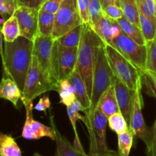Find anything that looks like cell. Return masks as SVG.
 Segmentation results:
<instances>
[{
  "instance_id": "obj_1",
  "label": "cell",
  "mask_w": 156,
  "mask_h": 156,
  "mask_svg": "<svg viewBox=\"0 0 156 156\" xmlns=\"http://www.w3.org/2000/svg\"><path fill=\"white\" fill-rule=\"evenodd\" d=\"M34 51V41L20 36L12 42L5 41L2 57L3 76L13 79L22 92L30 69Z\"/></svg>"
},
{
  "instance_id": "obj_2",
  "label": "cell",
  "mask_w": 156,
  "mask_h": 156,
  "mask_svg": "<svg viewBox=\"0 0 156 156\" xmlns=\"http://www.w3.org/2000/svg\"><path fill=\"white\" fill-rule=\"evenodd\" d=\"M105 44L100 37L88 24H83L81 42L78 48V58L76 70L83 79L91 99L93 73L99 47Z\"/></svg>"
},
{
  "instance_id": "obj_3",
  "label": "cell",
  "mask_w": 156,
  "mask_h": 156,
  "mask_svg": "<svg viewBox=\"0 0 156 156\" xmlns=\"http://www.w3.org/2000/svg\"><path fill=\"white\" fill-rule=\"evenodd\" d=\"M105 45V44L99 47L97 51L94 73H93L91 107L85 113L86 117V123L85 124L86 125L87 127L92 122L94 111L97 108L101 97L105 93V91L113 85L115 78L112 69L108 62Z\"/></svg>"
},
{
  "instance_id": "obj_4",
  "label": "cell",
  "mask_w": 156,
  "mask_h": 156,
  "mask_svg": "<svg viewBox=\"0 0 156 156\" xmlns=\"http://www.w3.org/2000/svg\"><path fill=\"white\" fill-rule=\"evenodd\" d=\"M58 44L57 40L52 36L37 35L34 40L33 54L37 57L44 73L54 85L55 91L59 82Z\"/></svg>"
},
{
  "instance_id": "obj_5",
  "label": "cell",
  "mask_w": 156,
  "mask_h": 156,
  "mask_svg": "<svg viewBox=\"0 0 156 156\" xmlns=\"http://www.w3.org/2000/svg\"><path fill=\"white\" fill-rule=\"evenodd\" d=\"M105 47L108 62L114 76L130 89L136 91L142 88L141 72L112 46L105 44Z\"/></svg>"
},
{
  "instance_id": "obj_6",
  "label": "cell",
  "mask_w": 156,
  "mask_h": 156,
  "mask_svg": "<svg viewBox=\"0 0 156 156\" xmlns=\"http://www.w3.org/2000/svg\"><path fill=\"white\" fill-rule=\"evenodd\" d=\"M50 91H55V87L49 80L40 64L37 57L33 54L31 64L26 77L21 100L26 105L37 97Z\"/></svg>"
},
{
  "instance_id": "obj_7",
  "label": "cell",
  "mask_w": 156,
  "mask_h": 156,
  "mask_svg": "<svg viewBox=\"0 0 156 156\" xmlns=\"http://www.w3.org/2000/svg\"><path fill=\"white\" fill-rule=\"evenodd\" d=\"M82 24L77 0H62L60 7L55 14L52 37L55 40L59 39Z\"/></svg>"
},
{
  "instance_id": "obj_8",
  "label": "cell",
  "mask_w": 156,
  "mask_h": 156,
  "mask_svg": "<svg viewBox=\"0 0 156 156\" xmlns=\"http://www.w3.org/2000/svg\"><path fill=\"white\" fill-rule=\"evenodd\" d=\"M142 73L146 70V45H140L133 41L123 31L111 44Z\"/></svg>"
},
{
  "instance_id": "obj_9",
  "label": "cell",
  "mask_w": 156,
  "mask_h": 156,
  "mask_svg": "<svg viewBox=\"0 0 156 156\" xmlns=\"http://www.w3.org/2000/svg\"><path fill=\"white\" fill-rule=\"evenodd\" d=\"M107 125L108 117L97 107L92 122L87 127L89 133V155L105 153L111 150L107 145Z\"/></svg>"
},
{
  "instance_id": "obj_10",
  "label": "cell",
  "mask_w": 156,
  "mask_h": 156,
  "mask_svg": "<svg viewBox=\"0 0 156 156\" xmlns=\"http://www.w3.org/2000/svg\"><path fill=\"white\" fill-rule=\"evenodd\" d=\"M141 90L142 88H139L136 91L134 96L129 129L133 133L134 136L144 142L148 151L150 149L151 143H152V132L149 131L143 118V112H142L143 98L141 95Z\"/></svg>"
},
{
  "instance_id": "obj_11",
  "label": "cell",
  "mask_w": 156,
  "mask_h": 156,
  "mask_svg": "<svg viewBox=\"0 0 156 156\" xmlns=\"http://www.w3.org/2000/svg\"><path fill=\"white\" fill-rule=\"evenodd\" d=\"M26 110V119L23 126L21 137L26 140H39L43 137H48L55 141L56 133L52 126H46L37 121L33 117V102L24 105Z\"/></svg>"
},
{
  "instance_id": "obj_12",
  "label": "cell",
  "mask_w": 156,
  "mask_h": 156,
  "mask_svg": "<svg viewBox=\"0 0 156 156\" xmlns=\"http://www.w3.org/2000/svg\"><path fill=\"white\" fill-rule=\"evenodd\" d=\"M38 13L35 9L19 6L14 15L18 21L21 36L33 41L37 35Z\"/></svg>"
},
{
  "instance_id": "obj_13",
  "label": "cell",
  "mask_w": 156,
  "mask_h": 156,
  "mask_svg": "<svg viewBox=\"0 0 156 156\" xmlns=\"http://www.w3.org/2000/svg\"><path fill=\"white\" fill-rule=\"evenodd\" d=\"M114 91H115L116 98H117V104H118L119 109L121 114L124 117L128 126H129L130 121V115L132 111L133 103L134 96L136 91L134 90L128 88L126 85L123 83L119 79L115 76L114 80Z\"/></svg>"
},
{
  "instance_id": "obj_14",
  "label": "cell",
  "mask_w": 156,
  "mask_h": 156,
  "mask_svg": "<svg viewBox=\"0 0 156 156\" xmlns=\"http://www.w3.org/2000/svg\"><path fill=\"white\" fill-rule=\"evenodd\" d=\"M59 44V43H58ZM78 48L66 47L58 44L59 53V80L69 79L75 71L77 64Z\"/></svg>"
},
{
  "instance_id": "obj_15",
  "label": "cell",
  "mask_w": 156,
  "mask_h": 156,
  "mask_svg": "<svg viewBox=\"0 0 156 156\" xmlns=\"http://www.w3.org/2000/svg\"><path fill=\"white\" fill-rule=\"evenodd\" d=\"M91 27L105 44L111 46L113 41L122 32L117 21L109 18L105 13L97 23Z\"/></svg>"
},
{
  "instance_id": "obj_16",
  "label": "cell",
  "mask_w": 156,
  "mask_h": 156,
  "mask_svg": "<svg viewBox=\"0 0 156 156\" xmlns=\"http://www.w3.org/2000/svg\"><path fill=\"white\" fill-rule=\"evenodd\" d=\"M50 120L51 126L53 128L56 133L55 142L56 149L55 156H88V154L85 153V151H79L76 149L74 146L59 133L55 124L54 117L53 115L50 116Z\"/></svg>"
},
{
  "instance_id": "obj_17",
  "label": "cell",
  "mask_w": 156,
  "mask_h": 156,
  "mask_svg": "<svg viewBox=\"0 0 156 156\" xmlns=\"http://www.w3.org/2000/svg\"><path fill=\"white\" fill-rule=\"evenodd\" d=\"M21 94L22 92L15 81L8 76H3L0 82V98L9 101L17 108Z\"/></svg>"
},
{
  "instance_id": "obj_18",
  "label": "cell",
  "mask_w": 156,
  "mask_h": 156,
  "mask_svg": "<svg viewBox=\"0 0 156 156\" xmlns=\"http://www.w3.org/2000/svg\"><path fill=\"white\" fill-rule=\"evenodd\" d=\"M98 108H100L108 118L120 111L114 85L110 86L102 94L98 104Z\"/></svg>"
},
{
  "instance_id": "obj_19",
  "label": "cell",
  "mask_w": 156,
  "mask_h": 156,
  "mask_svg": "<svg viewBox=\"0 0 156 156\" xmlns=\"http://www.w3.org/2000/svg\"><path fill=\"white\" fill-rule=\"evenodd\" d=\"M69 80L74 87L76 98L82 103L84 108L87 111L91 107V99L88 95V90H87L86 85H85L83 79L81 77L79 73L75 69L73 74L69 78Z\"/></svg>"
},
{
  "instance_id": "obj_20",
  "label": "cell",
  "mask_w": 156,
  "mask_h": 156,
  "mask_svg": "<svg viewBox=\"0 0 156 156\" xmlns=\"http://www.w3.org/2000/svg\"><path fill=\"white\" fill-rule=\"evenodd\" d=\"M117 22L122 31L133 41L140 45H146V41L140 27L129 21L125 17H122L120 19L117 20Z\"/></svg>"
},
{
  "instance_id": "obj_21",
  "label": "cell",
  "mask_w": 156,
  "mask_h": 156,
  "mask_svg": "<svg viewBox=\"0 0 156 156\" xmlns=\"http://www.w3.org/2000/svg\"><path fill=\"white\" fill-rule=\"evenodd\" d=\"M56 91L59 93L61 103L66 107L71 106L77 99L74 87L69 79L59 80Z\"/></svg>"
},
{
  "instance_id": "obj_22",
  "label": "cell",
  "mask_w": 156,
  "mask_h": 156,
  "mask_svg": "<svg viewBox=\"0 0 156 156\" xmlns=\"http://www.w3.org/2000/svg\"><path fill=\"white\" fill-rule=\"evenodd\" d=\"M55 14L39 10L38 13L37 35L52 36L54 27Z\"/></svg>"
},
{
  "instance_id": "obj_23",
  "label": "cell",
  "mask_w": 156,
  "mask_h": 156,
  "mask_svg": "<svg viewBox=\"0 0 156 156\" xmlns=\"http://www.w3.org/2000/svg\"><path fill=\"white\" fill-rule=\"evenodd\" d=\"M0 154L2 156H22L19 146L10 135L0 133Z\"/></svg>"
},
{
  "instance_id": "obj_24",
  "label": "cell",
  "mask_w": 156,
  "mask_h": 156,
  "mask_svg": "<svg viewBox=\"0 0 156 156\" xmlns=\"http://www.w3.org/2000/svg\"><path fill=\"white\" fill-rule=\"evenodd\" d=\"M2 31L5 42H12L21 36L19 24L15 15L5 21L2 27Z\"/></svg>"
},
{
  "instance_id": "obj_25",
  "label": "cell",
  "mask_w": 156,
  "mask_h": 156,
  "mask_svg": "<svg viewBox=\"0 0 156 156\" xmlns=\"http://www.w3.org/2000/svg\"><path fill=\"white\" fill-rule=\"evenodd\" d=\"M82 30H83V24L77 26L70 31L67 32L63 36L60 37L57 39L58 43L60 45L66 47H79L81 42L82 36Z\"/></svg>"
},
{
  "instance_id": "obj_26",
  "label": "cell",
  "mask_w": 156,
  "mask_h": 156,
  "mask_svg": "<svg viewBox=\"0 0 156 156\" xmlns=\"http://www.w3.org/2000/svg\"><path fill=\"white\" fill-rule=\"evenodd\" d=\"M120 4L123 17L140 27V12L136 0H120Z\"/></svg>"
},
{
  "instance_id": "obj_27",
  "label": "cell",
  "mask_w": 156,
  "mask_h": 156,
  "mask_svg": "<svg viewBox=\"0 0 156 156\" xmlns=\"http://www.w3.org/2000/svg\"><path fill=\"white\" fill-rule=\"evenodd\" d=\"M134 134L129 129L125 132L117 134L118 139V152L121 156H129L133 143Z\"/></svg>"
},
{
  "instance_id": "obj_28",
  "label": "cell",
  "mask_w": 156,
  "mask_h": 156,
  "mask_svg": "<svg viewBox=\"0 0 156 156\" xmlns=\"http://www.w3.org/2000/svg\"><path fill=\"white\" fill-rule=\"evenodd\" d=\"M140 27L146 43L154 39L156 35V23L140 12Z\"/></svg>"
},
{
  "instance_id": "obj_29",
  "label": "cell",
  "mask_w": 156,
  "mask_h": 156,
  "mask_svg": "<svg viewBox=\"0 0 156 156\" xmlns=\"http://www.w3.org/2000/svg\"><path fill=\"white\" fill-rule=\"evenodd\" d=\"M108 124L111 129L117 134L125 132L129 129L127 123L120 111L115 113L108 118Z\"/></svg>"
},
{
  "instance_id": "obj_30",
  "label": "cell",
  "mask_w": 156,
  "mask_h": 156,
  "mask_svg": "<svg viewBox=\"0 0 156 156\" xmlns=\"http://www.w3.org/2000/svg\"><path fill=\"white\" fill-rule=\"evenodd\" d=\"M146 70L156 74V35L153 40L146 43Z\"/></svg>"
},
{
  "instance_id": "obj_31",
  "label": "cell",
  "mask_w": 156,
  "mask_h": 156,
  "mask_svg": "<svg viewBox=\"0 0 156 156\" xmlns=\"http://www.w3.org/2000/svg\"><path fill=\"white\" fill-rule=\"evenodd\" d=\"M103 8L100 2V0H91L88 9V16H89V24L93 27L97 23V21L103 15Z\"/></svg>"
},
{
  "instance_id": "obj_32",
  "label": "cell",
  "mask_w": 156,
  "mask_h": 156,
  "mask_svg": "<svg viewBox=\"0 0 156 156\" xmlns=\"http://www.w3.org/2000/svg\"><path fill=\"white\" fill-rule=\"evenodd\" d=\"M19 5L16 0H0V15L5 20L15 13Z\"/></svg>"
},
{
  "instance_id": "obj_33",
  "label": "cell",
  "mask_w": 156,
  "mask_h": 156,
  "mask_svg": "<svg viewBox=\"0 0 156 156\" xmlns=\"http://www.w3.org/2000/svg\"><path fill=\"white\" fill-rule=\"evenodd\" d=\"M91 0H77L78 8L82 24H88L89 16H88V9Z\"/></svg>"
},
{
  "instance_id": "obj_34",
  "label": "cell",
  "mask_w": 156,
  "mask_h": 156,
  "mask_svg": "<svg viewBox=\"0 0 156 156\" xmlns=\"http://www.w3.org/2000/svg\"><path fill=\"white\" fill-rule=\"evenodd\" d=\"M103 12L109 18L115 20V21L123 17L121 7L120 5H109L104 8Z\"/></svg>"
},
{
  "instance_id": "obj_35",
  "label": "cell",
  "mask_w": 156,
  "mask_h": 156,
  "mask_svg": "<svg viewBox=\"0 0 156 156\" xmlns=\"http://www.w3.org/2000/svg\"><path fill=\"white\" fill-rule=\"evenodd\" d=\"M62 0H47L42 5L40 10L50 13L56 14L59 9Z\"/></svg>"
},
{
  "instance_id": "obj_36",
  "label": "cell",
  "mask_w": 156,
  "mask_h": 156,
  "mask_svg": "<svg viewBox=\"0 0 156 156\" xmlns=\"http://www.w3.org/2000/svg\"><path fill=\"white\" fill-rule=\"evenodd\" d=\"M19 6H25V7L40 10L43 5L47 0H16Z\"/></svg>"
},
{
  "instance_id": "obj_37",
  "label": "cell",
  "mask_w": 156,
  "mask_h": 156,
  "mask_svg": "<svg viewBox=\"0 0 156 156\" xmlns=\"http://www.w3.org/2000/svg\"><path fill=\"white\" fill-rule=\"evenodd\" d=\"M50 108V100L48 95H44L39 100L38 103L34 107V109L41 112H45L47 109Z\"/></svg>"
},
{
  "instance_id": "obj_38",
  "label": "cell",
  "mask_w": 156,
  "mask_h": 156,
  "mask_svg": "<svg viewBox=\"0 0 156 156\" xmlns=\"http://www.w3.org/2000/svg\"><path fill=\"white\" fill-rule=\"evenodd\" d=\"M147 155L148 156H156V119L152 129V143L150 149L147 151Z\"/></svg>"
},
{
  "instance_id": "obj_39",
  "label": "cell",
  "mask_w": 156,
  "mask_h": 156,
  "mask_svg": "<svg viewBox=\"0 0 156 156\" xmlns=\"http://www.w3.org/2000/svg\"><path fill=\"white\" fill-rule=\"evenodd\" d=\"M146 5L149 11L155 18H156V2L155 0H146Z\"/></svg>"
},
{
  "instance_id": "obj_40",
  "label": "cell",
  "mask_w": 156,
  "mask_h": 156,
  "mask_svg": "<svg viewBox=\"0 0 156 156\" xmlns=\"http://www.w3.org/2000/svg\"><path fill=\"white\" fill-rule=\"evenodd\" d=\"M72 107H73V108L75 111H79H79H83V112L85 113V111H86V110L84 108L83 105H82V103H81L78 99H76V100L73 102V104L72 105Z\"/></svg>"
},
{
  "instance_id": "obj_41",
  "label": "cell",
  "mask_w": 156,
  "mask_h": 156,
  "mask_svg": "<svg viewBox=\"0 0 156 156\" xmlns=\"http://www.w3.org/2000/svg\"><path fill=\"white\" fill-rule=\"evenodd\" d=\"M100 2L103 9L109 5H117L120 6V0H100Z\"/></svg>"
},
{
  "instance_id": "obj_42",
  "label": "cell",
  "mask_w": 156,
  "mask_h": 156,
  "mask_svg": "<svg viewBox=\"0 0 156 156\" xmlns=\"http://www.w3.org/2000/svg\"><path fill=\"white\" fill-rule=\"evenodd\" d=\"M88 156H121L119 154V152H115V151L113 150H110L108 152H105V153H101V154H98V155H89Z\"/></svg>"
},
{
  "instance_id": "obj_43",
  "label": "cell",
  "mask_w": 156,
  "mask_h": 156,
  "mask_svg": "<svg viewBox=\"0 0 156 156\" xmlns=\"http://www.w3.org/2000/svg\"><path fill=\"white\" fill-rule=\"evenodd\" d=\"M3 41H4V37H3L2 31V27H0V55H1V56H2L3 52H4V50H3Z\"/></svg>"
},
{
  "instance_id": "obj_44",
  "label": "cell",
  "mask_w": 156,
  "mask_h": 156,
  "mask_svg": "<svg viewBox=\"0 0 156 156\" xmlns=\"http://www.w3.org/2000/svg\"><path fill=\"white\" fill-rule=\"evenodd\" d=\"M34 156H43V155H41V154H39V153H34Z\"/></svg>"
},
{
  "instance_id": "obj_45",
  "label": "cell",
  "mask_w": 156,
  "mask_h": 156,
  "mask_svg": "<svg viewBox=\"0 0 156 156\" xmlns=\"http://www.w3.org/2000/svg\"><path fill=\"white\" fill-rule=\"evenodd\" d=\"M0 156H2V155H1V154H0Z\"/></svg>"
},
{
  "instance_id": "obj_46",
  "label": "cell",
  "mask_w": 156,
  "mask_h": 156,
  "mask_svg": "<svg viewBox=\"0 0 156 156\" xmlns=\"http://www.w3.org/2000/svg\"><path fill=\"white\" fill-rule=\"evenodd\" d=\"M155 2H156V0H155Z\"/></svg>"
}]
</instances>
